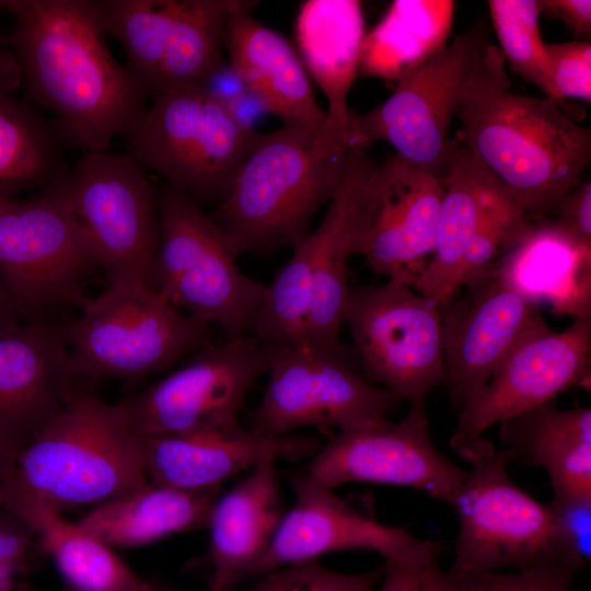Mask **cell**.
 Masks as SVG:
<instances>
[{
    "label": "cell",
    "mask_w": 591,
    "mask_h": 591,
    "mask_svg": "<svg viewBox=\"0 0 591 591\" xmlns=\"http://www.w3.org/2000/svg\"><path fill=\"white\" fill-rule=\"evenodd\" d=\"M14 19L0 37L27 102L53 112L73 144L106 150L146 101L105 43L97 0H2Z\"/></svg>",
    "instance_id": "cell-1"
},
{
    "label": "cell",
    "mask_w": 591,
    "mask_h": 591,
    "mask_svg": "<svg viewBox=\"0 0 591 591\" xmlns=\"http://www.w3.org/2000/svg\"><path fill=\"white\" fill-rule=\"evenodd\" d=\"M568 108L567 101L512 91L503 56L490 42L460 96L454 138L532 221L549 218L591 161V130Z\"/></svg>",
    "instance_id": "cell-2"
},
{
    "label": "cell",
    "mask_w": 591,
    "mask_h": 591,
    "mask_svg": "<svg viewBox=\"0 0 591 591\" xmlns=\"http://www.w3.org/2000/svg\"><path fill=\"white\" fill-rule=\"evenodd\" d=\"M148 483L139 434L121 404L76 385L62 409L20 450L0 497H28L62 513Z\"/></svg>",
    "instance_id": "cell-3"
},
{
    "label": "cell",
    "mask_w": 591,
    "mask_h": 591,
    "mask_svg": "<svg viewBox=\"0 0 591 591\" xmlns=\"http://www.w3.org/2000/svg\"><path fill=\"white\" fill-rule=\"evenodd\" d=\"M316 134L283 126L254 142L210 216L237 255L294 247L310 234L341 183L350 149L317 158Z\"/></svg>",
    "instance_id": "cell-4"
},
{
    "label": "cell",
    "mask_w": 591,
    "mask_h": 591,
    "mask_svg": "<svg viewBox=\"0 0 591 591\" xmlns=\"http://www.w3.org/2000/svg\"><path fill=\"white\" fill-rule=\"evenodd\" d=\"M454 450L471 470L451 502L460 530L449 571L468 581L509 567L564 564L549 507L513 482L506 451L484 434Z\"/></svg>",
    "instance_id": "cell-5"
},
{
    "label": "cell",
    "mask_w": 591,
    "mask_h": 591,
    "mask_svg": "<svg viewBox=\"0 0 591 591\" xmlns=\"http://www.w3.org/2000/svg\"><path fill=\"white\" fill-rule=\"evenodd\" d=\"M160 239L152 289L227 339L247 332L265 285L243 274L228 236L200 206L166 185L159 190Z\"/></svg>",
    "instance_id": "cell-6"
},
{
    "label": "cell",
    "mask_w": 591,
    "mask_h": 591,
    "mask_svg": "<svg viewBox=\"0 0 591 591\" xmlns=\"http://www.w3.org/2000/svg\"><path fill=\"white\" fill-rule=\"evenodd\" d=\"M260 132L243 131L199 85L151 99L123 134L128 153L198 206L224 199Z\"/></svg>",
    "instance_id": "cell-7"
},
{
    "label": "cell",
    "mask_w": 591,
    "mask_h": 591,
    "mask_svg": "<svg viewBox=\"0 0 591 591\" xmlns=\"http://www.w3.org/2000/svg\"><path fill=\"white\" fill-rule=\"evenodd\" d=\"M65 323L77 381L141 380L209 343V325L152 290L109 287Z\"/></svg>",
    "instance_id": "cell-8"
},
{
    "label": "cell",
    "mask_w": 591,
    "mask_h": 591,
    "mask_svg": "<svg viewBox=\"0 0 591 591\" xmlns=\"http://www.w3.org/2000/svg\"><path fill=\"white\" fill-rule=\"evenodd\" d=\"M106 33L121 45L124 66L146 100L199 85L224 62L228 18L251 0H97Z\"/></svg>",
    "instance_id": "cell-9"
},
{
    "label": "cell",
    "mask_w": 591,
    "mask_h": 591,
    "mask_svg": "<svg viewBox=\"0 0 591 591\" xmlns=\"http://www.w3.org/2000/svg\"><path fill=\"white\" fill-rule=\"evenodd\" d=\"M62 188L109 287L153 291L159 190L144 169L128 152L86 151Z\"/></svg>",
    "instance_id": "cell-10"
},
{
    "label": "cell",
    "mask_w": 591,
    "mask_h": 591,
    "mask_svg": "<svg viewBox=\"0 0 591 591\" xmlns=\"http://www.w3.org/2000/svg\"><path fill=\"white\" fill-rule=\"evenodd\" d=\"M99 267L94 252L62 188V182L31 199L0 196V280L21 318L48 309L86 303L84 279Z\"/></svg>",
    "instance_id": "cell-11"
},
{
    "label": "cell",
    "mask_w": 591,
    "mask_h": 591,
    "mask_svg": "<svg viewBox=\"0 0 591 591\" xmlns=\"http://www.w3.org/2000/svg\"><path fill=\"white\" fill-rule=\"evenodd\" d=\"M344 324L372 383L425 409L444 375L439 303L394 279L349 287Z\"/></svg>",
    "instance_id": "cell-12"
},
{
    "label": "cell",
    "mask_w": 591,
    "mask_h": 591,
    "mask_svg": "<svg viewBox=\"0 0 591 591\" xmlns=\"http://www.w3.org/2000/svg\"><path fill=\"white\" fill-rule=\"evenodd\" d=\"M488 42L485 20L456 35L396 82L383 103L362 115H351V139L367 146L386 141L401 159L442 178L451 148V121L476 57Z\"/></svg>",
    "instance_id": "cell-13"
},
{
    "label": "cell",
    "mask_w": 591,
    "mask_h": 591,
    "mask_svg": "<svg viewBox=\"0 0 591 591\" xmlns=\"http://www.w3.org/2000/svg\"><path fill=\"white\" fill-rule=\"evenodd\" d=\"M250 334L198 348L179 369L120 402L139 436L228 430L277 349Z\"/></svg>",
    "instance_id": "cell-14"
},
{
    "label": "cell",
    "mask_w": 591,
    "mask_h": 591,
    "mask_svg": "<svg viewBox=\"0 0 591 591\" xmlns=\"http://www.w3.org/2000/svg\"><path fill=\"white\" fill-rule=\"evenodd\" d=\"M267 373L251 427L265 436H286L301 427L340 431L386 418L401 402L357 373L344 348L279 347Z\"/></svg>",
    "instance_id": "cell-15"
},
{
    "label": "cell",
    "mask_w": 591,
    "mask_h": 591,
    "mask_svg": "<svg viewBox=\"0 0 591 591\" xmlns=\"http://www.w3.org/2000/svg\"><path fill=\"white\" fill-rule=\"evenodd\" d=\"M443 179L395 153L374 164L358 207L354 253L378 275L416 288L434 247Z\"/></svg>",
    "instance_id": "cell-16"
},
{
    "label": "cell",
    "mask_w": 591,
    "mask_h": 591,
    "mask_svg": "<svg viewBox=\"0 0 591 591\" xmlns=\"http://www.w3.org/2000/svg\"><path fill=\"white\" fill-rule=\"evenodd\" d=\"M334 489L347 483L407 486L451 505L466 476L436 448L425 409L337 431L305 470Z\"/></svg>",
    "instance_id": "cell-17"
},
{
    "label": "cell",
    "mask_w": 591,
    "mask_h": 591,
    "mask_svg": "<svg viewBox=\"0 0 591 591\" xmlns=\"http://www.w3.org/2000/svg\"><path fill=\"white\" fill-rule=\"evenodd\" d=\"M591 317L564 331L538 318L512 346L484 387L459 413L453 449L505 419L553 402L589 378Z\"/></svg>",
    "instance_id": "cell-18"
},
{
    "label": "cell",
    "mask_w": 591,
    "mask_h": 591,
    "mask_svg": "<svg viewBox=\"0 0 591 591\" xmlns=\"http://www.w3.org/2000/svg\"><path fill=\"white\" fill-rule=\"evenodd\" d=\"M441 309L444 384L459 410L488 382L540 308L491 266L464 282Z\"/></svg>",
    "instance_id": "cell-19"
},
{
    "label": "cell",
    "mask_w": 591,
    "mask_h": 591,
    "mask_svg": "<svg viewBox=\"0 0 591 591\" xmlns=\"http://www.w3.org/2000/svg\"><path fill=\"white\" fill-rule=\"evenodd\" d=\"M294 493L292 508L250 577H262L280 567L317 559L345 549H371L384 559L409 553L424 540L406 529L384 524L371 512L343 499L305 470L287 475Z\"/></svg>",
    "instance_id": "cell-20"
},
{
    "label": "cell",
    "mask_w": 591,
    "mask_h": 591,
    "mask_svg": "<svg viewBox=\"0 0 591 591\" xmlns=\"http://www.w3.org/2000/svg\"><path fill=\"white\" fill-rule=\"evenodd\" d=\"M150 482L184 490L221 487L229 477L263 462H298L323 447L316 437L265 436L239 427L210 432L139 436Z\"/></svg>",
    "instance_id": "cell-21"
},
{
    "label": "cell",
    "mask_w": 591,
    "mask_h": 591,
    "mask_svg": "<svg viewBox=\"0 0 591 591\" xmlns=\"http://www.w3.org/2000/svg\"><path fill=\"white\" fill-rule=\"evenodd\" d=\"M76 385L65 323L45 316L0 333V424L23 447L62 409Z\"/></svg>",
    "instance_id": "cell-22"
},
{
    "label": "cell",
    "mask_w": 591,
    "mask_h": 591,
    "mask_svg": "<svg viewBox=\"0 0 591 591\" xmlns=\"http://www.w3.org/2000/svg\"><path fill=\"white\" fill-rule=\"evenodd\" d=\"M364 19L357 0H308L297 14L294 34L305 71L323 92L327 111L314 152L323 158L350 147L347 96L357 76Z\"/></svg>",
    "instance_id": "cell-23"
},
{
    "label": "cell",
    "mask_w": 591,
    "mask_h": 591,
    "mask_svg": "<svg viewBox=\"0 0 591 591\" xmlns=\"http://www.w3.org/2000/svg\"><path fill=\"white\" fill-rule=\"evenodd\" d=\"M275 462H263L216 500L208 524L209 591H232L269 547L283 518Z\"/></svg>",
    "instance_id": "cell-24"
},
{
    "label": "cell",
    "mask_w": 591,
    "mask_h": 591,
    "mask_svg": "<svg viewBox=\"0 0 591 591\" xmlns=\"http://www.w3.org/2000/svg\"><path fill=\"white\" fill-rule=\"evenodd\" d=\"M367 144L352 140L341 183L318 227L311 231L313 302L308 345L343 349L339 332L349 289L348 264L354 253L355 228L361 192L374 163Z\"/></svg>",
    "instance_id": "cell-25"
},
{
    "label": "cell",
    "mask_w": 591,
    "mask_h": 591,
    "mask_svg": "<svg viewBox=\"0 0 591 591\" xmlns=\"http://www.w3.org/2000/svg\"><path fill=\"white\" fill-rule=\"evenodd\" d=\"M491 268L537 306L573 320L591 317V246L549 219L532 221Z\"/></svg>",
    "instance_id": "cell-26"
},
{
    "label": "cell",
    "mask_w": 591,
    "mask_h": 591,
    "mask_svg": "<svg viewBox=\"0 0 591 591\" xmlns=\"http://www.w3.org/2000/svg\"><path fill=\"white\" fill-rule=\"evenodd\" d=\"M248 12H234L227 20L223 46L228 62L285 126L318 132L325 112L315 101L301 59L281 34Z\"/></svg>",
    "instance_id": "cell-27"
},
{
    "label": "cell",
    "mask_w": 591,
    "mask_h": 591,
    "mask_svg": "<svg viewBox=\"0 0 591 591\" xmlns=\"http://www.w3.org/2000/svg\"><path fill=\"white\" fill-rule=\"evenodd\" d=\"M21 84L14 59L0 50V196L15 197L61 183L69 174L67 148L72 140L27 101L13 96Z\"/></svg>",
    "instance_id": "cell-28"
},
{
    "label": "cell",
    "mask_w": 591,
    "mask_h": 591,
    "mask_svg": "<svg viewBox=\"0 0 591 591\" xmlns=\"http://www.w3.org/2000/svg\"><path fill=\"white\" fill-rule=\"evenodd\" d=\"M501 449L511 462L542 467L553 497H591V409H559L554 401L505 419Z\"/></svg>",
    "instance_id": "cell-29"
},
{
    "label": "cell",
    "mask_w": 591,
    "mask_h": 591,
    "mask_svg": "<svg viewBox=\"0 0 591 591\" xmlns=\"http://www.w3.org/2000/svg\"><path fill=\"white\" fill-rule=\"evenodd\" d=\"M443 179L431 260L415 290L442 309L459 291V275L466 250L500 187L455 138Z\"/></svg>",
    "instance_id": "cell-30"
},
{
    "label": "cell",
    "mask_w": 591,
    "mask_h": 591,
    "mask_svg": "<svg viewBox=\"0 0 591 591\" xmlns=\"http://www.w3.org/2000/svg\"><path fill=\"white\" fill-rule=\"evenodd\" d=\"M220 487L184 490L149 483L97 505L77 521L111 547L146 545L175 533L208 528Z\"/></svg>",
    "instance_id": "cell-31"
},
{
    "label": "cell",
    "mask_w": 591,
    "mask_h": 591,
    "mask_svg": "<svg viewBox=\"0 0 591 591\" xmlns=\"http://www.w3.org/2000/svg\"><path fill=\"white\" fill-rule=\"evenodd\" d=\"M0 508L23 519L70 591H154L114 551L49 506L21 496L0 497Z\"/></svg>",
    "instance_id": "cell-32"
},
{
    "label": "cell",
    "mask_w": 591,
    "mask_h": 591,
    "mask_svg": "<svg viewBox=\"0 0 591 591\" xmlns=\"http://www.w3.org/2000/svg\"><path fill=\"white\" fill-rule=\"evenodd\" d=\"M452 0H395L364 33L358 72L398 82L448 45Z\"/></svg>",
    "instance_id": "cell-33"
},
{
    "label": "cell",
    "mask_w": 591,
    "mask_h": 591,
    "mask_svg": "<svg viewBox=\"0 0 591 591\" xmlns=\"http://www.w3.org/2000/svg\"><path fill=\"white\" fill-rule=\"evenodd\" d=\"M292 254L274 279L265 285L262 301L247 332L274 347L308 345L313 302L312 244L309 235L292 247Z\"/></svg>",
    "instance_id": "cell-34"
},
{
    "label": "cell",
    "mask_w": 591,
    "mask_h": 591,
    "mask_svg": "<svg viewBox=\"0 0 591 591\" xmlns=\"http://www.w3.org/2000/svg\"><path fill=\"white\" fill-rule=\"evenodd\" d=\"M488 9L506 66L551 99L537 0H490Z\"/></svg>",
    "instance_id": "cell-35"
},
{
    "label": "cell",
    "mask_w": 591,
    "mask_h": 591,
    "mask_svg": "<svg viewBox=\"0 0 591 591\" xmlns=\"http://www.w3.org/2000/svg\"><path fill=\"white\" fill-rule=\"evenodd\" d=\"M531 222L526 213L500 188L466 250L459 275V289L494 265Z\"/></svg>",
    "instance_id": "cell-36"
},
{
    "label": "cell",
    "mask_w": 591,
    "mask_h": 591,
    "mask_svg": "<svg viewBox=\"0 0 591 591\" xmlns=\"http://www.w3.org/2000/svg\"><path fill=\"white\" fill-rule=\"evenodd\" d=\"M444 548L441 542L424 540L409 553L385 558L380 591H468L465 581L441 567Z\"/></svg>",
    "instance_id": "cell-37"
},
{
    "label": "cell",
    "mask_w": 591,
    "mask_h": 591,
    "mask_svg": "<svg viewBox=\"0 0 591 591\" xmlns=\"http://www.w3.org/2000/svg\"><path fill=\"white\" fill-rule=\"evenodd\" d=\"M46 557L35 531L0 508V591H33L28 575Z\"/></svg>",
    "instance_id": "cell-38"
},
{
    "label": "cell",
    "mask_w": 591,
    "mask_h": 591,
    "mask_svg": "<svg viewBox=\"0 0 591 591\" xmlns=\"http://www.w3.org/2000/svg\"><path fill=\"white\" fill-rule=\"evenodd\" d=\"M381 577L382 569L350 575L331 570L312 559L262 576L252 591H371Z\"/></svg>",
    "instance_id": "cell-39"
},
{
    "label": "cell",
    "mask_w": 591,
    "mask_h": 591,
    "mask_svg": "<svg viewBox=\"0 0 591 591\" xmlns=\"http://www.w3.org/2000/svg\"><path fill=\"white\" fill-rule=\"evenodd\" d=\"M551 99L591 102V44L571 40L545 44Z\"/></svg>",
    "instance_id": "cell-40"
},
{
    "label": "cell",
    "mask_w": 591,
    "mask_h": 591,
    "mask_svg": "<svg viewBox=\"0 0 591 591\" xmlns=\"http://www.w3.org/2000/svg\"><path fill=\"white\" fill-rule=\"evenodd\" d=\"M547 506L555 519L564 564L577 572L591 556V497H553Z\"/></svg>",
    "instance_id": "cell-41"
},
{
    "label": "cell",
    "mask_w": 591,
    "mask_h": 591,
    "mask_svg": "<svg viewBox=\"0 0 591 591\" xmlns=\"http://www.w3.org/2000/svg\"><path fill=\"white\" fill-rule=\"evenodd\" d=\"M575 573L561 563L547 561L514 573L491 572L465 582L468 591H569Z\"/></svg>",
    "instance_id": "cell-42"
},
{
    "label": "cell",
    "mask_w": 591,
    "mask_h": 591,
    "mask_svg": "<svg viewBox=\"0 0 591 591\" xmlns=\"http://www.w3.org/2000/svg\"><path fill=\"white\" fill-rule=\"evenodd\" d=\"M549 219L576 241L591 246V183L580 182L557 204Z\"/></svg>",
    "instance_id": "cell-43"
},
{
    "label": "cell",
    "mask_w": 591,
    "mask_h": 591,
    "mask_svg": "<svg viewBox=\"0 0 591 591\" xmlns=\"http://www.w3.org/2000/svg\"><path fill=\"white\" fill-rule=\"evenodd\" d=\"M541 13L560 20L569 31L582 40L591 36L590 0H540Z\"/></svg>",
    "instance_id": "cell-44"
},
{
    "label": "cell",
    "mask_w": 591,
    "mask_h": 591,
    "mask_svg": "<svg viewBox=\"0 0 591 591\" xmlns=\"http://www.w3.org/2000/svg\"><path fill=\"white\" fill-rule=\"evenodd\" d=\"M199 86L224 107L248 88L240 72L225 61L212 70Z\"/></svg>",
    "instance_id": "cell-45"
},
{
    "label": "cell",
    "mask_w": 591,
    "mask_h": 591,
    "mask_svg": "<svg viewBox=\"0 0 591 591\" xmlns=\"http://www.w3.org/2000/svg\"><path fill=\"white\" fill-rule=\"evenodd\" d=\"M233 121L245 132L256 134L257 123L270 109L265 100L254 90L247 88L242 94L225 106Z\"/></svg>",
    "instance_id": "cell-46"
},
{
    "label": "cell",
    "mask_w": 591,
    "mask_h": 591,
    "mask_svg": "<svg viewBox=\"0 0 591 591\" xmlns=\"http://www.w3.org/2000/svg\"><path fill=\"white\" fill-rule=\"evenodd\" d=\"M23 443L0 424V484L12 471Z\"/></svg>",
    "instance_id": "cell-47"
},
{
    "label": "cell",
    "mask_w": 591,
    "mask_h": 591,
    "mask_svg": "<svg viewBox=\"0 0 591 591\" xmlns=\"http://www.w3.org/2000/svg\"><path fill=\"white\" fill-rule=\"evenodd\" d=\"M21 320L20 312L11 294L0 280V333L16 327Z\"/></svg>",
    "instance_id": "cell-48"
},
{
    "label": "cell",
    "mask_w": 591,
    "mask_h": 591,
    "mask_svg": "<svg viewBox=\"0 0 591 591\" xmlns=\"http://www.w3.org/2000/svg\"><path fill=\"white\" fill-rule=\"evenodd\" d=\"M151 581L153 583L154 591H184L160 579H153Z\"/></svg>",
    "instance_id": "cell-49"
},
{
    "label": "cell",
    "mask_w": 591,
    "mask_h": 591,
    "mask_svg": "<svg viewBox=\"0 0 591 591\" xmlns=\"http://www.w3.org/2000/svg\"><path fill=\"white\" fill-rule=\"evenodd\" d=\"M0 10H2V0H0Z\"/></svg>",
    "instance_id": "cell-50"
},
{
    "label": "cell",
    "mask_w": 591,
    "mask_h": 591,
    "mask_svg": "<svg viewBox=\"0 0 591 591\" xmlns=\"http://www.w3.org/2000/svg\"><path fill=\"white\" fill-rule=\"evenodd\" d=\"M63 591H70V590L65 589Z\"/></svg>",
    "instance_id": "cell-51"
},
{
    "label": "cell",
    "mask_w": 591,
    "mask_h": 591,
    "mask_svg": "<svg viewBox=\"0 0 591 591\" xmlns=\"http://www.w3.org/2000/svg\"><path fill=\"white\" fill-rule=\"evenodd\" d=\"M581 591H589V590H581Z\"/></svg>",
    "instance_id": "cell-52"
}]
</instances>
